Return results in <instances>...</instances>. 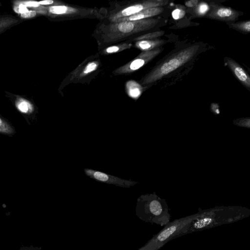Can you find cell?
<instances>
[{
    "label": "cell",
    "mask_w": 250,
    "mask_h": 250,
    "mask_svg": "<svg viewBox=\"0 0 250 250\" xmlns=\"http://www.w3.org/2000/svg\"><path fill=\"white\" fill-rule=\"evenodd\" d=\"M165 42V41L159 39L139 41L135 42V46L142 51H149L160 47Z\"/></svg>",
    "instance_id": "5bb4252c"
},
{
    "label": "cell",
    "mask_w": 250,
    "mask_h": 250,
    "mask_svg": "<svg viewBox=\"0 0 250 250\" xmlns=\"http://www.w3.org/2000/svg\"><path fill=\"white\" fill-rule=\"evenodd\" d=\"M39 4L42 5H49L52 4L54 3V1L52 0H45L38 2Z\"/></svg>",
    "instance_id": "83f0119b"
},
{
    "label": "cell",
    "mask_w": 250,
    "mask_h": 250,
    "mask_svg": "<svg viewBox=\"0 0 250 250\" xmlns=\"http://www.w3.org/2000/svg\"><path fill=\"white\" fill-rule=\"evenodd\" d=\"M36 15V12L35 11H28L25 13L21 14V17L24 18H30L34 17Z\"/></svg>",
    "instance_id": "603a6c76"
},
{
    "label": "cell",
    "mask_w": 250,
    "mask_h": 250,
    "mask_svg": "<svg viewBox=\"0 0 250 250\" xmlns=\"http://www.w3.org/2000/svg\"><path fill=\"white\" fill-rule=\"evenodd\" d=\"M48 11L62 18L95 17L102 19L104 16L102 12L96 9L73 7L65 4L51 6L49 7Z\"/></svg>",
    "instance_id": "8992f818"
},
{
    "label": "cell",
    "mask_w": 250,
    "mask_h": 250,
    "mask_svg": "<svg viewBox=\"0 0 250 250\" xmlns=\"http://www.w3.org/2000/svg\"><path fill=\"white\" fill-rule=\"evenodd\" d=\"M85 174L96 181L124 188H129L137 183L125 180L105 173L89 168L84 169Z\"/></svg>",
    "instance_id": "9c48e42d"
},
{
    "label": "cell",
    "mask_w": 250,
    "mask_h": 250,
    "mask_svg": "<svg viewBox=\"0 0 250 250\" xmlns=\"http://www.w3.org/2000/svg\"><path fill=\"white\" fill-rule=\"evenodd\" d=\"M168 2V0H147L128 4L110 14L108 20L110 22H113L119 19L131 16L146 9L163 7Z\"/></svg>",
    "instance_id": "52a82bcc"
},
{
    "label": "cell",
    "mask_w": 250,
    "mask_h": 250,
    "mask_svg": "<svg viewBox=\"0 0 250 250\" xmlns=\"http://www.w3.org/2000/svg\"><path fill=\"white\" fill-rule=\"evenodd\" d=\"M225 62L235 78L248 90H250V77L248 73L232 59L228 57L225 58Z\"/></svg>",
    "instance_id": "7c38bea8"
},
{
    "label": "cell",
    "mask_w": 250,
    "mask_h": 250,
    "mask_svg": "<svg viewBox=\"0 0 250 250\" xmlns=\"http://www.w3.org/2000/svg\"><path fill=\"white\" fill-rule=\"evenodd\" d=\"M18 250H42L40 248L31 246L30 247H27V246L21 247Z\"/></svg>",
    "instance_id": "484cf974"
},
{
    "label": "cell",
    "mask_w": 250,
    "mask_h": 250,
    "mask_svg": "<svg viewBox=\"0 0 250 250\" xmlns=\"http://www.w3.org/2000/svg\"><path fill=\"white\" fill-rule=\"evenodd\" d=\"M199 46L192 45L183 48L158 64L141 80V84L153 83L182 66L196 54Z\"/></svg>",
    "instance_id": "3957f363"
},
{
    "label": "cell",
    "mask_w": 250,
    "mask_h": 250,
    "mask_svg": "<svg viewBox=\"0 0 250 250\" xmlns=\"http://www.w3.org/2000/svg\"><path fill=\"white\" fill-rule=\"evenodd\" d=\"M100 62L97 60L86 59L69 74L68 79L65 82H80L97 70Z\"/></svg>",
    "instance_id": "30bf717a"
},
{
    "label": "cell",
    "mask_w": 250,
    "mask_h": 250,
    "mask_svg": "<svg viewBox=\"0 0 250 250\" xmlns=\"http://www.w3.org/2000/svg\"><path fill=\"white\" fill-rule=\"evenodd\" d=\"M15 10L19 13L21 14L25 13L28 12V9L26 8V6L24 4H20L19 7H16Z\"/></svg>",
    "instance_id": "cb8c5ba5"
},
{
    "label": "cell",
    "mask_w": 250,
    "mask_h": 250,
    "mask_svg": "<svg viewBox=\"0 0 250 250\" xmlns=\"http://www.w3.org/2000/svg\"><path fill=\"white\" fill-rule=\"evenodd\" d=\"M157 19L148 18L135 21L102 23L94 31L93 36L100 46L113 44L133 35L150 30L158 22Z\"/></svg>",
    "instance_id": "6da1fadb"
},
{
    "label": "cell",
    "mask_w": 250,
    "mask_h": 250,
    "mask_svg": "<svg viewBox=\"0 0 250 250\" xmlns=\"http://www.w3.org/2000/svg\"><path fill=\"white\" fill-rule=\"evenodd\" d=\"M241 13L231 7L224 6H213L211 10L206 17L213 20L231 22L236 21Z\"/></svg>",
    "instance_id": "8fae6325"
},
{
    "label": "cell",
    "mask_w": 250,
    "mask_h": 250,
    "mask_svg": "<svg viewBox=\"0 0 250 250\" xmlns=\"http://www.w3.org/2000/svg\"><path fill=\"white\" fill-rule=\"evenodd\" d=\"M198 0H190L185 2V5L188 7H195L199 3Z\"/></svg>",
    "instance_id": "7402d4cb"
},
{
    "label": "cell",
    "mask_w": 250,
    "mask_h": 250,
    "mask_svg": "<svg viewBox=\"0 0 250 250\" xmlns=\"http://www.w3.org/2000/svg\"><path fill=\"white\" fill-rule=\"evenodd\" d=\"M195 7V12L196 14L199 16L205 15L209 9L208 4L205 2L198 4Z\"/></svg>",
    "instance_id": "ffe728a7"
},
{
    "label": "cell",
    "mask_w": 250,
    "mask_h": 250,
    "mask_svg": "<svg viewBox=\"0 0 250 250\" xmlns=\"http://www.w3.org/2000/svg\"><path fill=\"white\" fill-rule=\"evenodd\" d=\"M136 215L142 221L164 227L170 222L168 208L157 199L141 196L138 199Z\"/></svg>",
    "instance_id": "5b68a950"
},
{
    "label": "cell",
    "mask_w": 250,
    "mask_h": 250,
    "mask_svg": "<svg viewBox=\"0 0 250 250\" xmlns=\"http://www.w3.org/2000/svg\"><path fill=\"white\" fill-rule=\"evenodd\" d=\"M185 14V11L183 9L178 8L175 9L172 13L173 18L175 20H178L183 18Z\"/></svg>",
    "instance_id": "44dd1931"
},
{
    "label": "cell",
    "mask_w": 250,
    "mask_h": 250,
    "mask_svg": "<svg viewBox=\"0 0 250 250\" xmlns=\"http://www.w3.org/2000/svg\"><path fill=\"white\" fill-rule=\"evenodd\" d=\"M24 5L26 6H33V7H38L39 6V3L38 2L36 1H28L24 3Z\"/></svg>",
    "instance_id": "4316f807"
},
{
    "label": "cell",
    "mask_w": 250,
    "mask_h": 250,
    "mask_svg": "<svg viewBox=\"0 0 250 250\" xmlns=\"http://www.w3.org/2000/svg\"><path fill=\"white\" fill-rule=\"evenodd\" d=\"M163 50V48L158 47L149 51H142L133 60L117 68L112 73L115 75L130 74L147 63Z\"/></svg>",
    "instance_id": "ba28073f"
},
{
    "label": "cell",
    "mask_w": 250,
    "mask_h": 250,
    "mask_svg": "<svg viewBox=\"0 0 250 250\" xmlns=\"http://www.w3.org/2000/svg\"><path fill=\"white\" fill-rule=\"evenodd\" d=\"M250 214L249 210L235 208L201 211L200 215L187 228L185 234L234 223L248 217Z\"/></svg>",
    "instance_id": "7a4b0ae2"
},
{
    "label": "cell",
    "mask_w": 250,
    "mask_h": 250,
    "mask_svg": "<svg viewBox=\"0 0 250 250\" xmlns=\"http://www.w3.org/2000/svg\"><path fill=\"white\" fill-rule=\"evenodd\" d=\"M164 9L163 7L149 8L144 10L131 16L120 18L111 22H121L125 21H135L151 18V17L160 14L164 11Z\"/></svg>",
    "instance_id": "4fadbf2b"
},
{
    "label": "cell",
    "mask_w": 250,
    "mask_h": 250,
    "mask_svg": "<svg viewBox=\"0 0 250 250\" xmlns=\"http://www.w3.org/2000/svg\"><path fill=\"white\" fill-rule=\"evenodd\" d=\"M14 132V128L7 122L0 118V133L12 134Z\"/></svg>",
    "instance_id": "d6986e66"
},
{
    "label": "cell",
    "mask_w": 250,
    "mask_h": 250,
    "mask_svg": "<svg viewBox=\"0 0 250 250\" xmlns=\"http://www.w3.org/2000/svg\"><path fill=\"white\" fill-rule=\"evenodd\" d=\"M132 46V43L127 42L108 46L101 50L100 52L102 55L112 54L129 49Z\"/></svg>",
    "instance_id": "9a60e30c"
},
{
    "label": "cell",
    "mask_w": 250,
    "mask_h": 250,
    "mask_svg": "<svg viewBox=\"0 0 250 250\" xmlns=\"http://www.w3.org/2000/svg\"><path fill=\"white\" fill-rule=\"evenodd\" d=\"M165 33V31L160 30L150 32L144 35H142L135 38L133 40L135 41H143V40H151L158 39L159 37L162 36Z\"/></svg>",
    "instance_id": "ac0fdd59"
},
{
    "label": "cell",
    "mask_w": 250,
    "mask_h": 250,
    "mask_svg": "<svg viewBox=\"0 0 250 250\" xmlns=\"http://www.w3.org/2000/svg\"><path fill=\"white\" fill-rule=\"evenodd\" d=\"M229 28L239 32L249 33L250 32V21H243L235 23H228Z\"/></svg>",
    "instance_id": "e0dca14e"
},
{
    "label": "cell",
    "mask_w": 250,
    "mask_h": 250,
    "mask_svg": "<svg viewBox=\"0 0 250 250\" xmlns=\"http://www.w3.org/2000/svg\"><path fill=\"white\" fill-rule=\"evenodd\" d=\"M126 88L128 95L134 99L138 98L144 90V87L141 84L134 81L127 82Z\"/></svg>",
    "instance_id": "2e32d148"
},
{
    "label": "cell",
    "mask_w": 250,
    "mask_h": 250,
    "mask_svg": "<svg viewBox=\"0 0 250 250\" xmlns=\"http://www.w3.org/2000/svg\"><path fill=\"white\" fill-rule=\"evenodd\" d=\"M19 108L21 111L23 112H26L28 110V105L25 102L20 103L19 105Z\"/></svg>",
    "instance_id": "d4e9b609"
},
{
    "label": "cell",
    "mask_w": 250,
    "mask_h": 250,
    "mask_svg": "<svg viewBox=\"0 0 250 250\" xmlns=\"http://www.w3.org/2000/svg\"><path fill=\"white\" fill-rule=\"evenodd\" d=\"M201 212V211L169 222L138 250H159L172 239L185 235L187 228Z\"/></svg>",
    "instance_id": "277c9868"
},
{
    "label": "cell",
    "mask_w": 250,
    "mask_h": 250,
    "mask_svg": "<svg viewBox=\"0 0 250 250\" xmlns=\"http://www.w3.org/2000/svg\"></svg>",
    "instance_id": "f1b7e54d"
}]
</instances>
